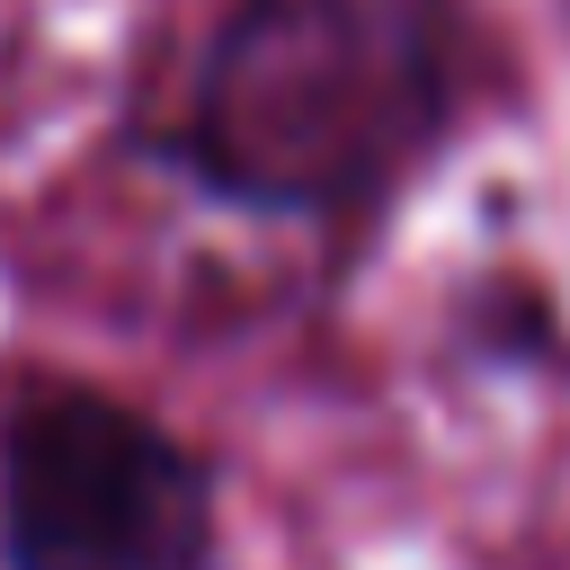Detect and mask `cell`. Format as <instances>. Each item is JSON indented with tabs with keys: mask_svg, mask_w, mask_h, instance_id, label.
Segmentation results:
<instances>
[{
	"mask_svg": "<svg viewBox=\"0 0 570 570\" xmlns=\"http://www.w3.org/2000/svg\"><path fill=\"white\" fill-rule=\"evenodd\" d=\"M445 98V0H240L196 71L187 160L240 205L338 214L436 142Z\"/></svg>",
	"mask_w": 570,
	"mask_h": 570,
	"instance_id": "cell-1",
	"label": "cell"
},
{
	"mask_svg": "<svg viewBox=\"0 0 570 570\" xmlns=\"http://www.w3.org/2000/svg\"><path fill=\"white\" fill-rule=\"evenodd\" d=\"M9 570H205L214 481L107 392H36L0 436Z\"/></svg>",
	"mask_w": 570,
	"mask_h": 570,
	"instance_id": "cell-2",
	"label": "cell"
}]
</instances>
